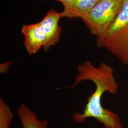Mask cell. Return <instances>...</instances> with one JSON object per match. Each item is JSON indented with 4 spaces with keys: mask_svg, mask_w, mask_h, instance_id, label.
<instances>
[{
    "mask_svg": "<svg viewBox=\"0 0 128 128\" xmlns=\"http://www.w3.org/2000/svg\"><path fill=\"white\" fill-rule=\"evenodd\" d=\"M86 81L93 82L95 90L88 98L82 112L73 115L74 122L81 124L88 118H93L102 124L104 128H124L119 115L102 105V97L104 93L115 94L118 92L119 84L115 77L114 68L105 62L96 66L87 60L78 65L77 75L73 84L68 88H74Z\"/></svg>",
    "mask_w": 128,
    "mask_h": 128,
    "instance_id": "6da1fadb",
    "label": "cell"
},
{
    "mask_svg": "<svg viewBox=\"0 0 128 128\" xmlns=\"http://www.w3.org/2000/svg\"><path fill=\"white\" fill-rule=\"evenodd\" d=\"M97 45L104 48L124 65H128V0L107 30L96 38Z\"/></svg>",
    "mask_w": 128,
    "mask_h": 128,
    "instance_id": "7a4b0ae2",
    "label": "cell"
},
{
    "mask_svg": "<svg viewBox=\"0 0 128 128\" xmlns=\"http://www.w3.org/2000/svg\"><path fill=\"white\" fill-rule=\"evenodd\" d=\"M125 0H101L91 10L81 18L96 38L101 37L114 22Z\"/></svg>",
    "mask_w": 128,
    "mask_h": 128,
    "instance_id": "3957f363",
    "label": "cell"
},
{
    "mask_svg": "<svg viewBox=\"0 0 128 128\" xmlns=\"http://www.w3.org/2000/svg\"><path fill=\"white\" fill-rule=\"evenodd\" d=\"M21 32L24 36V45L28 53L34 55L42 48L48 51V39L40 22L23 25Z\"/></svg>",
    "mask_w": 128,
    "mask_h": 128,
    "instance_id": "277c9868",
    "label": "cell"
},
{
    "mask_svg": "<svg viewBox=\"0 0 128 128\" xmlns=\"http://www.w3.org/2000/svg\"><path fill=\"white\" fill-rule=\"evenodd\" d=\"M61 12L50 10L40 22L44 28L48 39V51L56 45L60 40L62 28L59 25L62 18Z\"/></svg>",
    "mask_w": 128,
    "mask_h": 128,
    "instance_id": "5b68a950",
    "label": "cell"
},
{
    "mask_svg": "<svg viewBox=\"0 0 128 128\" xmlns=\"http://www.w3.org/2000/svg\"><path fill=\"white\" fill-rule=\"evenodd\" d=\"M101 0H73L61 12L62 18H81L88 14Z\"/></svg>",
    "mask_w": 128,
    "mask_h": 128,
    "instance_id": "8992f818",
    "label": "cell"
},
{
    "mask_svg": "<svg viewBox=\"0 0 128 128\" xmlns=\"http://www.w3.org/2000/svg\"><path fill=\"white\" fill-rule=\"evenodd\" d=\"M17 114L23 128H48V119L40 120L36 114L24 104L18 106Z\"/></svg>",
    "mask_w": 128,
    "mask_h": 128,
    "instance_id": "52a82bcc",
    "label": "cell"
},
{
    "mask_svg": "<svg viewBox=\"0 0 128 128\" xmlns=\"http://www.w3.org/2000/svg\"><path fill=\"white\" fill-rule=\"evenodd\" d=\"M14 114L3 98L0 99V128H10Z\"/></svg>",
    "mask_w": 128,
    "mask_h": 128,
    "instance_id": "ba28073f",
    "label": "cell"
},
{
    "mask_svg": "<svg viewBox=\"0 0 128 128\" xmlns=\"http://www.w3.org/2000/svg\"><path fill=\"white\" fill-rule=\"evenodd\" d=\"M13 62V61H5L0 64V73L1 74H5L9 71L10 65Z\"/></svg>",
    "mask_w": 128,
    "mask_h": 128,
    "instance_id": "9c48e42d",
    "label": "cell"
},
{
    "mask_svg": "<svg viewBox=\"0 0 128 128\" xmlns=\"http://www.w3.org/2000/svg\"><path fill=\"white\" fill-rule=\"evenodd\" d=\"M56 0L58 2H61L62 4L63 5L64 8L70 4L73 0Z\"/></svg>",
    "mask_w": 128,
    "mask_h": 128,
    "instance_id": "30bf717a",
    "label": "cell"
}]
</instances>
